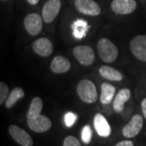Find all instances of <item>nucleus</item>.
Instances as JSON below:
<instances>
[{
    "mask_svg": "<svg viewBox=\"0 0 146 146\" xmlns=\"http://www.w3.org/2000/svg\"><path fill=\"white\" fill-rule=\"evenodd\" d=\"M79 98L85 103L92 104L98 100V91L93 81L88 79L81 80L76 86Z\"/></svg>",
    "mask_w": 146,
    "mask_h": 146,
    "instance_id": "f257e3e1",
    "label": "nucleus"
},
{
    "mask_svg": "<svg viewBox=\"0 0 146 146\" xmlns=\"http://www.w3.org/2000/svg\"><path fill=\"white\" fill-rule=\"evenodd\" d=\"M98 52L102 60L106 63H113L119 55L118 47L108 38H101L98 43Z\"/></svg>",
    "mask_w": 146,
    "mask_h": 146,
    "instance_id": "f03ea898",
    "label": "nucleus"
},
{
    "mask_svg": "<svg viewBox=\"0 0 146 146\" xmlns=\"http://www.w3.org/2000/svg\"><path fill=\"white\" fill-rule=\"evenodd\" d=\"M131 54L141 62L146 63V34L137 35L130 42Z\"/></svg>",
    "mask_w": 146,
    "mask_h": 146,
    "instance_id": "7ed1b4c3",
    "label": "nucleus"
},
{
    "mask_svg": "<svg viewBox=\"0 0 146 146\" xmlns=\"http://www.w3.org/2000/svg\"><path fill=\"white\" fill-rule=\"evenodd\" d=\"M74 57L79 63L84 66H90L95 61L94 50L89 46H78L73 49Z\"/></svg>",
    "mask_w": 146,
    "mask_h": 146,
    "instance_id": "20e7f679",
    "label": "nucleus"
},
{
    "mask_svg": "<svg viewBox=\"0 0 146 146\" xmlns=\"http://www.w3.org/2000/svg\"><path fill=\"white\" fill-rule=\"evenodd\" d=\"M42 20V16L37 13H30L27 15L24 20V25L28 33L32 36L38 35L43 28Z\"/></svg>",
    "mask_w": 146,
    "mask_h": 146,
    "instance_id": "39448f33",
    "label": "nucleus"
},
{
    "mask_svg": "<svg viewBox=\"0 0 146 146\" xmlns=\"http://www.w3.org/2000/svg\"><path fill=\"white\" fill-rule=\"evenodd\" d=\"M61 9L60 0H47L42 8V19L46 23H51L55 20Z\"/></svg>",
    "mask_w": 146,
    "mask_h": 146,
    "instance_id": "423d86ee",
    "label": "nucleus"
},
{
    "mask_svg": "<svg viewBox=\"0 0 146 146\" xmlns=\"http://www.w3.org/2000/svg\"><path fill=\"white\" fill-rule=\"evenodd\" d=\"M143 125H144L143 117L139 114H136L133 115V117L131 119L130 122L123 127L122 133L126 138H133L141 132Z\"/></svg>",
    "mask_w": 146,
    "mask_h": 146,
    "instance_id": "0eeeda50",
    "label": "nucleus"
},
{
    "mask_svg": "<svg viewBox=\"0 0 146 146\" xmlns=\"http://www.w3.org/2000/svg\"><path fill=\"white\" fill-rule=\"evenodd\" d=\"M75 7L84 15L97 16L101 13L99 4L94 0H75Z\"/></svg>",
    "mask_w": 146,
    "mask_h": 146,
    "instance_id": "6e6552de",
    "label": "nucleus"
},
{
    "mask_svg": "<svg viewBox=\"0 0 146 146\" xmlns=\"http://www.w3.org/2000/svg\"><path fill=\"white\" fill-rule=\"evenodd\" d=\"M111 10L119 15H128L136 11V0H113L110 4Z\"/></svg>",
    "mask_w": 146,
    "mask_h": 146,
    "instance_id": "1a4fd4ad",
    "label": "nucleus"
},
{
    "mask_svg": "<svg viewBox=\"0 0 146 146\" xmlns=\"http://www.w3.org/2000/svg\"><path fill=\"white\" fill-rule=\"evenodd\" d=\"M8 131L11 136L21 146H33V141L31 136L26 131L21 128L18 126L11 124L8 127Z\"/></svg>",
    "mask_w": 146,
    "mask_h": 146,
    "instance_id": "9d476101",
    "label": "nucleus"
},
{
    "mask_svg": "<svg viewBox=\"0 0 146 146\" xmlns=\"http://www.w3.org/2000/svg\"><path fill=\"white\" fill-rule=\"evenodd\" d=\"M28 126L32 131L38 132V133H42L46 132L51 128L52 123L51 120L46 115H40L37 116L35 119H33L27 120Z\"/></svg>",
    "mask_w": 146,
    "mask_h": 146,
    "instance_id": "9b49d317",
    "label": "nucleus"
},
{
    "mask_svg": "<svg viewBox=\"0 0 146 146\" xmlns=\"http://www.w3.org/2000/svg\"><path fill=\"white\" fill-rule=\"evenodd\" d=\"M33 49L36 54L42 57H48L52 54L54 46L52 42L48 38L41 37L36 39L33 43Z\"/></svg>",
    "mask_w": 146,
    "mask_h": 146,
    "instance_id": "f8f14e48",
    "label": "nucleus"
},
{
    "mask_svg": "<svg viewBox=\"0 0 146 146\" xmlns=\"http://www.w3.org/2000/svg\"><path fill=\"white\" fill-rule=\"evenodd\" d=\"M94 125L98 134L102 137H108L111 133V127L108 121L102 114H96L94 119Z\"/></svg>",
    "mask_w": 146,
    "mask_h": 146,
    "instance_id": "ddd939ff",
    "label": "nucleus"
},
{
    "mask_svg": "<svg viewBox=\"0 0 146 146\" xmlns=\"http://www.w3.org/2000/svg\"><path fill=\"white\" fill-rule=\"evenodd\" d=\"M131 94V90L127 88L120 89L118 92L113 102V109L116 113L123 112L124 110V104L130 99Z\"/></svg>",
    "mask_w": 146,
    "mask_h": 146,
    "instance_id": "4468645a",
    "label": "nucleus"
},
{
    "mask_svg": "<svg viewBox=\"0 0 146 146\" xmlns=\"http://www.w3.org/2000/svg\"><path fill=\"white\" fill-rule=\"evenodd\" d=\"M71 68V63L67 58L58 55L53 58L50 63V70L54 73L62 74L68 72Z\"/></svg>",
    "mask_w": 146,
    "mask_h": 146,
    "instance_id": "2eb2a0df",
    "label": "nucleus"
},
{
    "mask_svg": "<svg viewBox=\"0 0 146 146\" xmlns=\"http://www.w3.org/2000/svg\"><path fill=\"white\" fill-rule=\"evenodd\" d=\"M89 26L87 21L82 19L75 21L72 25L73 36L76 39H82L86 36L87 33L89 32Z\"/></svg>",
    "mask_w": 146,
    "mask_h": 146,
    "instance_id": "dca6fc26",
    "label": "nucleus"
},
{
    "mask_svg": "<svg viewBox=\"0 0 146 146\" xmlns=\"http://www.w3.org/2000/svg\"><path fill=\"white\" fill-rule=\"evenodd\" d=\"M101 76L111 81H120L123 78V76L119 71L110 66H102L99 69Z\"/></svg>",
    "mask_w": 146,
    "mask_h": 146,
    "instance_id": "f3484780",
    "label": "nucleus"
},
{
    "mask_svg": "<svg viewBox=\"0 0 146 146\" xmlns=\"http://www.w3.org/2000/svg\"><path fill=\"white\" fill-rule=\"evenodd\" d=\"M115 94V88L109 83H103L101 87L100 101L103 105L110 104L114 98Z\"/></svg>",
    "mask_w": 146,
    "mask_h": 146,
    "instance_id": "a211bd4d",
    "label": "nucleus"
},
{
    "mask_svg": "<svg viewBox=\"0 0 146 146\" xmlns=\"http://www.w3.org/2000/svg\"><path fill=\"white\" fill-rule=\"evenodd\" d=\"M43 107V102L42 99L39 97H35L32 100L29 108L27 113V119H35L37 116L41 115V112Z\"/></svg>",
    "mask_w": 146,
    "mask_h": 146,
    "instance_id": "6ab92c4d",
    "label": "nucleus"
},
{
    "mask_svg": "<svg viewBox=\"0 0 146 146\" xmlns=\"http://www.w3.org/2000/svg\"><path fill=\"white\" fill-rule=\"evenodd\" d=\"M25 97V91L21 87H16L11 90L7 99L5 102L6 107L10 109L16 102Z\"/></svg>",
    "mask_w": 146,
    "mask_h": 146,
    "instance_id": "aec40b11",
    "label": "nucleus"
},
{
    "mask_svg": "<svg viewBox=\"0 0 146 146\" xmlns=\"http://www.w3.org/2000/svg\"><path fill=\"white\" fill-rule=\"evenodd\" d=\"M9 94H10V91L7 84L1 81L0 82V104L3 105V102L7 101Z\"/></svg>",
    "mask_w": 146,
    "mask_h": 146,
    "instance_id": "412c9836",
    "label": "nucleus"
},
{
    "mask_svg": "<svg viewBox=\"0 0 146 146\" xmlns=\"http://www.w3.org/2000/svg\"><path fill=\"white\" fill-rule=\"evenodd\" d=\"M81 139L84 144H89L92 139V130L89 125L84 126L81 131Z\"/></svg>",
    "mask_w": 146,
    "mask_h": 146,
    "instance_id": "4be33fe9",
    "label": "nucleus"
},
{
    "mask_svg": "<svg viewBox=\"0 0 146 146\" xmlns=\"http://www.w3.org/2000/svg\"><path fill=\"white\" fill-rule=\"evenodd\" d=\"M76 119H77V115L73 112H68L64 115V123L68 127H72L73 124L76 123Z\"/></svg>",
    "mask_w": 146,
    "mask_h": 146,
    "instance_id": "5701e85b",
    "label": "nucleus"
},
{
    "mask_svg": "<svg viewBox=\"0 0 146 146\" xmlns=\"http://www.w3.org/2000/svg\"><path fill=\"white\" fill-rule=\"evenodd\" d=\"M63 146H81V145L77 138L73 136H68L64 139Z\"/></svg>",
    "mask_w": 146,
    "mask_h": 146,
    "instance_id": "b1692460",
    "label": "nucleus"
},
{
    "mask_svg": "<svg viewBox=\"0 0 146 146\" xmlns=\"http://www.w3.org/2000/svg\"><path fill=\"white\" fill-rule=\"evenodd\" d=\"M115 146H134V145L132 141L127 140V141H120L118 144H116Z\"/></svg>",
    "mask_w": 146,
    "mask_h": 146,
    "instance_id": "393cba45",
    "label": "nucleus"
},
{
    "mask_svg": "<svg viewBox=\"0 0 146 146\" xmlns=\"http://www.w3.org/2000/svg\"><path fill=\"white\" fill-rule=\"evenodd\" d=\"M141 110H142V113L145 119H146V98H144L141 102Z\"/></svg>",
    "mask_w": 146,
    "mask_h": 146,
    "instance_id": "a878e982",
    "label": "nucleus"
},
{
    "mask_svg": "<svg viewBox=\"0 0 146 146\" xmlns=\"http://www.w3.org/2000/svg\"><path fill=\"white\" fill-rule=\"evenodd\" d=\"M40 0H27V2L30 4V5H36L38 3Z\"/></svg>",
    "mask_w": 146,
    "mask_h": 146,
    "instance_id": "bb28decb",
    "label": "nucleus"
},
{
    "mask_svg": "<svg viewBox=\"0 0 146 146\" xmlns=\"http://www.w3.org/2000/svg\"><path fill=\"white\" fill-rule=\"evenodd\" d=\"M3 1H7V0H3Z\"/></svg>",
    "mask_w": 146,
    "mask_h": 146,
    "instance_id": "cd10ccee",
    "label": "nucleus"
}]
</instances>
